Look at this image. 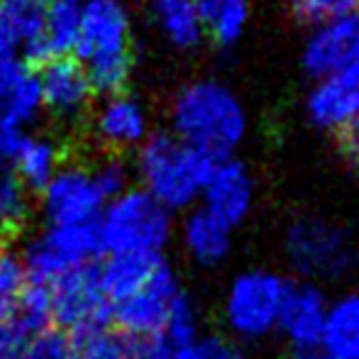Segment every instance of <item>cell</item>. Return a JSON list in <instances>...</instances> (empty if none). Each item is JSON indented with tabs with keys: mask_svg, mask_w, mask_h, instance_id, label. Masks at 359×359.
<instances>
[{
	"mask_svg": "<svg viewBox=\"0 0 359 359\" xmlns=\"http://www.w3.org/2000/svg\"><path fill=\"white\" fill-rule=\"evenodd\" d=\"M174 137L222 161L242 144L247 113L240 98L217 81L186 86L174 103Z\"/></svg>",
	"mask_w": 359,
	"mask_h": 359,
	"instance_id": "1",
	"label": "cell"
},
{
	"mask_svg": "<svg viewBox=\"0 0 359 359\" xmlns=\"http://www.w3.org/2000/svg\"><path fill=\"white\" fill-rule=\"evenodd\" d=\"M133 22L120 0H86L76 54L90 88L118 95L133 69Z\"/></svg>",
	"mask_w": 359,
	"mask_h": 359,
	"instance_id": "2",
	"label": "cell"
},
{
	"mask_svg": "<svg viewBox=\"0 0 359 359\" xmlns=\"http://www.w3.org/2000/svg\"><path fill=\"white\" fill-rule=\"evenodd\" d=\"M217 159L176 140L174 135H154L142 142L137 171L147 194L166 210H184L201 198L213 176Z\"/></svg>",
	"mask_w": 359,
	"mask_h": 359,
	"instance_id": "3",
	"label": "cell"
},
{
	"mask_svg": "<svg viewBox=\"0 0 359 359\" xmlns=\"http://www.w3.org/2000/svg\"><path fill=\"white\" fill-rule=\"evenodd\" d=\"M174 217L161 203H156L147 191H125L123 196L108 201L98 217V232L103 252L110 255H161L171 240Z\"/></svg>",
	"mask_w": 359,
	"mask_h": 359,
	"instance_id": "4",
	"label": "cell"
},
{
	"mask_svg": "<svg viewBox=\"0 0 359 359\" xmlns=\"http://www.w3.org/2000/svg\"><path fill=\"white\" fill-rule=\"evenodd\" d=\"M286 255L308 279H337L355 266L357 250L345 227L323 217H298L286 230Z\"/></svg>",
	"mask_w": 359,
	"mask_h": 359,
	"instance_id": "5",
	"label": "cell"
},
{
	"mask_svg": "<svg viewBox=\"0 0 359 359\" xmlns=\"http://www.w3.org/2000/svg\"><path fill=\"white\" fill-rule=\"evenodd\" d=\"M103 255L98 220L83 225H52L42 237L29 242L22 257L27 281L49 286L59 276L86 264H95Z\"/></svg>",
	"mask_w": 359,
	"mask_h": 359,
	"instance_id": "6",
	"label": "cell"
},
{
	"mask_svg": "<svg viewBox=\"0 0 359 359\" xmlns=\"http://www.w3.org/2000/svg\"><path fill=\"white\" fill-rule=\"evenodd\" d=\"M284 276L266 269H250L232 281L225 298V320L242 340H259L279 325L288 291Z\"/></svg>",
	"mask_w": 359,
	"mask_h": 359,
	"instance_id": "7",
	"label": "cell"
},
{
	"mask_svg": "<svg viewBox=\"0 0 359 359\" xmlns=\"http://www.w3.org/2000/svg\"><path fill=\"white\" fill-rule=\"evenodd\" d=\"M52 296V320L72 335L108 327L113 323V306L98 281V266L86 264L59 276L47 286Z\"/></svg>",
	"mask_w": 359,
	"mask_h": 359,
	"instance_id": "8",
	"label": "cell"
},
{
	"mask_svg": "<svg viewBox=\"0 0 359 359\" xmlns=\"http://www.w3.org/2000/svg\"><path fill=\"white\" fill-rule=\"evenodd\" d=\"M179 281L166 262L154 271L147 286L113 306V323L128 337H156L164 330L169 306L179 296Z\"/></svg>",
	"mask_w": 359,
	"mask_h": 359,
	"instance_id": "9",
	"label": "cell"
},
{
	"mask_svg": "<svg viewBox=\"0 0 359 359\" xmlns=\"http://www.w3.org/2000/svg\"><path fill=\"white\" fill-rule=\"evenodd\" d=\"M105 198L93 176L83 169H59L42 189V208L52 225H83L95 222L103 213Z\"/></svg>",
	"mask_w": 359,
	"mask_h": 359,
	"instance_id": "10",
	"label": "cell"
},
{
	"mask_svg": "<svg viewBox=\"0 0 359 359\" xmlns=\"http://www.w3.org/2000/svg\"><path fill=\"white\" fill-rule=\"evenodd\" d=\"M327 308H330V303H327L325 293L313 281L288 284L284 306H281L279 313V325L276 327L296 347V352L320 350Z\"/></svg>",
	"mask_w": 359,
	"mask_h": 359,
	"instance_id": "11",
	"label": "cell"
},
{
	"mask_svg": "<svg viewBox=\"0 0 359 359\" xmlns=\"http://www.w3.org/2000/svg\"><path fill=\"white\" fill-rule=\"evenodd\" d=\"M308 118L320 130H340L359 115V59L325 76L308 95Z\"/></svg>",
	"mask_w": 359,
	"mask_h": 359,
	"instance_id": "12",
	"label": "cell"
},
{
	"mask_svg": "<svg viewBox=\"0 0 359 359\" xmlns=\"http://www.w3.org/2000/svg\"><path fill=\"white\" fill-rule=\"evenodd\" d=\"M201 198H203L201 208H205L210 215L235 230L250 215L252 203H255V184H252L247 166L232 156L217 161Z\"/></svg>",
	"mask_w": 359,
	"mask_h": 359,
	"instance_id": "13",
	"label": "cell"
},
{
	"mask_svg": "<svg viewBox=\"0 0 359 359\" xmlns=\"http://www.w3.org/2000/svg\"><path fill=\"white\" fill-rule=\"evenodd\" d=\"M359 59L357 13L313 29L303 47V69L316 81L340 72Z\"/></svg>",
	"mask_w": 359,
	"mask_h": 359,
	"instance_id": "14",
	"label": "cell"
},
{
	"mask_svg": "<svg viewBox=\"0 0 359 359\" xmlns=\"http://www.w3.org/2000/svg\"><path fill=\"white\" fill-rule=\"evenodd\" d=\"M81 18L83 0H52L44 8L42 37L37 47L25 54L27 62L47 64L52 59H67L74 54L81 37Z\"/></svg>",
	"mask_w": 359,
	"mask_h": 359,
	"instance_id": "15",
	"label": "cell"
},
{
	"mask_svg": "<svg viewBox=\"0 0 359 359\" xmlns=\"http://www.w3.org/2000/svg\"><path fill=\"white\" fill-rule=\"evenodd\" d=\"M44 108L39 79L27 62L18 57L0 64V118L8 125L25 128Z\"/></svg>",
	"mask_w": 359,
	"mask_h": 359,
	"instance_id": "16",
	"label": "cell"
},
{
	"mask_svg": "<svg viewBox=\"0 0 359 359\" xmlns=\"http://www.w3.org/2000/svg\"><path fill=\"white\" fill-rule=\"evenodd\" d=\"M37 79L39 90H42V103L57 115L81 113L93 93L86 69L72 57L47 62Z\"/></svg>",
	"mask_w": 359,
	"mask_h": 359,
	"instance_id": "17",
	"label": "cell"
},
{
	"mask_svg": "<svg viewBox=\"0 0 359 359\" xmlns=\"http://www.w3.org/2000/svg\"><path fill=\"white\" fill-rule=\"evenodd\" d=\"M161 255H142V252H128V255H110L108 262L98 266V281L110 306L125 301L147 281L154 276L161 266Z\"/></svg>",
	"mask_w": 359,
	"mask_h": 359,
	"instance_id": "18",
	"label": "cell"
},
{
	"mask_svg": "<svg viewBox=\"0 0 359 359\" xmlns=\"http://www.w3.org/2000/svg\"><path fill=\"white\" fill-rule=\"evenodd\" d=\"M98 135L110 147H135L147 140V113L130 95H110L98 113Z\"/></svg>",
	"mask_w": 359,
	"mask_h": 359,
	"instance_id": "19",
	"label": "cell"
},
{
	"mask_svg": "<svg viewBox=\"0 0 359 359\" xmlns=\"http://www.w3.org/2000/svg\"><path fill=\"white\" fill-rule=\"evenodd\" d=\"M184 242L198 264L215 266L232 250V227L210 215L205 208L194 210L184 222Z\"/></svg>",
	"mask_w": 359,
	"mask_h": 359,
	"instance_id": "20",
	"label": "cell"
},
{
	"mask_svg": "<svg viewBox=\"0 0 359 359\" xmlns=\"http://www.w3.org/2000/svg\"><path fill=\"white\" fill-rule=\"evenodd\" d=\"M320 352L330 359H359V296L330 303Z\"/></svg>",
	"mask_w": 359,
	"mask_h": 359,
	"instance_id": "21",
	"label": "cell"
},
{
	"mask_svg": "<svg viewBox=\"0 0 359 359\" xmlns=\"http://www.w3.org/2000/svg\"><path fill=\"white\" fill-rule=\"evenodd\" d=\"M151 15L171 44L194 49L203 39V25L198 18L196 0H149Z\"/></svg>",
	"mask_w": 359,
	"mask_h": 359,
	"instance_id": "22",
	"label": "cell"
},
{
	"mask_svg": "<svg viewBox=\"0 0 359 359\" xmlns=\"http://www.w3.org/2000/svg\"><path fill=\"white\" fill-rule=\"evenodd\" d=\"M203 32L220 47H230L245 34L250 20V0H196Z\"/></svg>",
	"mask_w": 359,
	"mask_h": 359,
	"instance_id": "23",
	"label": "cell"
},
{
	"mask_svg": "<svg viewBox=\"0 0 359 359\" xmlns=\"http://www.w3.org/2000/svg\"><path fill=\"white\" fill-rule=\"evenodd\" d=\"M44 8L22 3V0H0V29L10 37L15 49L25 54L37 47L42 37Z\"/></svg>",
	"mask_w": 359,
	"mask_h": 359,
	"instance_id": "24",
	"label": "cell"
},
{
	"mask_svg": "<svg viewBox=\"0 0 359 359\" xmlns=\"http://www.w3.org/2000/svg\"><path fill=\"white\" fill-rule=\"evenodd\" d=\"M15 169L25 189L29 186V189L42 191L59 171V149L49 140L29 137L20 159L15 161Z\"/></svg>",
	"mask_w": 359,
	"mask_h": 359,
	"instance_id": "25",
	"label": "cell"
},
{
	"mask_svg": "<svg viewBox=\"0 0 359 359\" xmlns=\"http://www.w3.org/2000/svg\"><path fill=\"white\" fill-rule=\"evenodd\" d=\"M130 337L113 327H93V330L72 335L74 359H128Z\"/></svg>",
	"mask_w": 359,
	"mask_h": 359,
	"instance_id": "26",
	"label": "cell"
},
{
	"mask_svg": "<svg viewBox=\"0 0 359 359\" xmlns=\"http://www.w3.org/2000/svg\"><path fill=\"white\" fill-rule=\"evenodd\" d=\"M29 213L27 189L10 171H0V235L18 232Z\"/></svg>",
	"mask_w": 359,
	"mask_h": 359,
	"instance_id": "27",
	"label": "cell"
},
{
	"mask_svg": "<svg viewBox=\"0 0 359 359\" xmlns=\"http://www.w3.org/2000/svg\"><path fill=\"white\" fill-rule=\"evenodd\" d=\"M161 337H164L166 345H169L171 350L191 345V342L201 337L196 308L186 293H179V296L171 301L169 313H166V320H164V330H161Z\"/></svg>",
	"mask_w": 359,
	"mask_h": 359,
	"instance_id": "28",
	"label": "cell"
},
{
	"mask_svg": "<svg viewBox=\"0 0 359 359\" xmlns=\"http://www.w3.org/2000/svg\"><path fill=\"white\" fill-rule=\"evenodd\" d=\"M291 8L301 22L320 27V25L355 15L359 0H291Z\"/></svg>",
	"mask_w": 359,
	"mask_h": 359,
	"instance_id": "29",
	"label": "cell"
},
{
	"mask_svg": "<svg viewBox=\"0 0 359 359\" xmlns=\"http://www.w3.org/2000/svg\"><path fill=\"white\" fill-rule=\"evenodd\" d=\"M171 357L174 359H250L237 342L220 335L198 337L191 345L176 347V350H171Z\"/></svg>",
	"mask_w": 359,
	"mask_h": 359,
	"instance_id": "30",
	"label": "cell"
},
{
	"mask_svg": "<svg viewBox=\"0 0 359 359\" xmlns=\"http://www.w3.org/2000/svg\"><path fill=\"white\" fill-rule=\"evenodd\" d=\"M10 359H74L72 337L62 330H44L42 335L32 337L22 350Z\"/></svg>",
	"mask_w": 359,
	"mask_h": 359,
	"instance_id": "31",
	"label": "cell"
},
{
	"mask_svg": "<svg viewBox=\"0 0 359 359\" xmlns=\"http://www.w3.org/2000/svg\"><path fill=\"white\" fill-rule=\"evenodd\" d=\"M25 284H27V274H25L22 259L15 257L13 252L0 250V303L13 306Z\"/></svg>",
	"mask_w": 359,
	"mask_h": 359,
	"instance_id": "32",
	"label": "cell"
},
{
	"mask_svg": "<svg viewBox=\"0 0 359 359\" xmlns=\"http://www.w3.org/2000/svg\"><path fill=\"white\" fill-rule=\"evenodd\" d=\"M93 181L98 186L100 196L105 201H113L118 196H123L128 191V166L120 159H108L105 164H100L98 169L93 171Z\"/></svg>",
	"mask_w": 359,
	"mask_h": 359,
	"instance_id": "33",
	"label": "cell"
},
{
	"mask_svg": "<svg viewBox=\"0 0 359 359\" xmlns=\"http://www.w3.org/2000/svg\"><path fill=\"white\" fill-rule=\"evenodd\" d=\"M32 337L22 330L13 313V306H3L0 303V359H10L22 350Z\"/></svg>",
	"mask_w": 359,
	"mask_h": 359,
	"instance_id": "34",
	"label": "cell"
},
{
	"mask_svg": "<svg viewBox=\"0 0 359 359\" xmlns=\"http://www.w3.org/2000/svg\"><path fill=\"white\" fill-rule=\"evenodd\" d=\"M29 135L25 133V128H18V125H0V166L10 169L15 166V161L20 159L25 144H27Z\"/></svg>",
	"mask_w": 359,
	"mask_h": 359,
	"instance_id": "35",
	"label": "cell"
},
{
	"mask_svg": "<svg viewBox=\"0 0 359 359\" xmlns=\"http://www.w3.org/2000/svg\"><path fill=\"white\" fill-rule=\"evenodd\" d=\"M128 359H174L171 347L161 335L156 337H130Z\"/></svg>",
	"mask_w": 359,
	"mask_h": 359,
	"instance_id": "36",
	"label": "cell"
},
{
	"mask_svg": "<svg viewBox=\"0 0 359 359\" xmlns=\"http://www.w3.org/2000/svg\"><path fill=\"white\" fill-rule=\"evenodd\" d=\"M337 137H340L342 154H345L352 164L359 166V115L337 130Z\"/></svg>",
	"mask_w": 359,
	"mask_h": 359,
	"instance_id": "37",
	"label": "cell"
},
{
	"mask_svg": "<svg viewBox=\"0 0 359 359\" xmlns=\"http://www.w3.org/2000/svg\"><path fill=\"white\" fill-rule=\"evenodd\" d=\"M13 57H15V44L10 42L8 34L0 29V64L8 62V59H13Z\"/></svg>",
	"mask_w": 359,
	"mask_h": 359,
	"instance_id": "38",
	"label": "cell"
},
{
	"mask_svg": "<svg viewBox=\"0 0 359 359\" xmlns=\"http://www.w3.org/2000/svg\"><path fill=\"white\" fill-rule=\"evenodd\" d=\"M291 359H330V357H325L320 350H308V352H296Z\"/></svg>",
	"mask_w": 359,
	"mask_h": 359,
	"instance_id": "39",
	"label": "cell"
},
{
	"mask_svg": "<svg viewBox=\"0 0 359 359\" xmlns=\"http://www.w3.org/2000/svg\"><path fill=\"white\" fill-rule=\"evenodd\" d=\"M22 3H29V5H37V8H47L52 0H22Z\"/></svg>",
	"mask_w": 359,
	"mask_h": 359,
	"instance_id": "40",
	"label": "cell"
},
{
	"mask_svg": "<svg viewBox=\"0 0 359 359\" xmlns=\"http://www.w3.org/2000/svg\"><path fill=\"white\" fill-rule=\"evenodd\" d=\"M0 125H3V118H0Z\"/></svg>",
	"mask_w": 359,
	"mask_h": 359,
	"instance_id": "41",
	"label": "cell"
}]
</instances>
